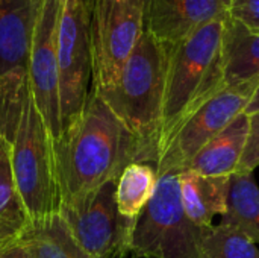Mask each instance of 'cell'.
Segmentation results:
<instances>
[{"label":"cell","mask_w":259,"mask_h":258,"mask_svg":"<svg viewBox=\"0 0 259 258\" xmlns=\"http://www.w3.org/2000/svg\"><path fill=\"white\" fill-rule=\"evenodd\" d=\"M228 12L235 21L259 32V0H232Z\"/></svg>","instance_id":"cell-23"},{"label":"cell","mask_w":259,"mask_h":258,"mask_svg":"<svg viewBox=\"0 0 259 258\" xmlns=\"http://www.w3.org/2000/svg\"><path fill=\"white\" fill-rule=\"evenodd\" d=\"M259 245V187L253 173L231 176L228 213L223 216Z\"/></svg>","instance_id":"cell-19"},{"label":"cell","mask_w":259,"mask_h":258,"mask_svg":"<svg viewBox=\"0 0 259 258\" xmlns=\"http://www.w3.org/2000/svg\"><path fill=\"white\" fill-rule=\"evenodd\" d=\"M131 258H138V257H135V255H131Z\"/></svg>","instance_id":"cell-27"},{"label":"cell","mask_w":259,"mask_h":258,"mask_svg":"<svg viewBox=\"0 0 259 258\" xmlns=\"http://www.w3.org/2000/svg\"><path fill=\"white\" fill-rule=\"evenodd\" d=\"M156 182L158 173L155 166L137 161L127 164L115 186V202L120 216L135 225L150 202Z\"/></svg>","instance_id":"cell-18"},{"label":"cell","mask_w":259,"mask_h":258,"mask_svg":"<svg viewBox=\"0 0 259 258\" xmlns=\"http://www.w3.org/2000/svg\"><path fill=\"white\" fill-rule=\"evenodd\" d=\"M146 30V0H91L93 84L109 91Z\"/></svg>","instance_id":"cell-6"},{"label":"cell","mask_w":259,"mask_h":258,"mask_svg":"<svg viewBox=\"0 0 259 258\" xmlns=\"http://www.w3.org/2000/svg\"><path fill=\"white\" fill-rule=\"evenodd\" d=\"M200 248L203 258H259L256 243L225 217L200 230Z\"/></svg>","instance_id":"cell-20"},{"label":"cell","mask_w":259,"mask_h":258,"mask_svg":"<svg viewBox=\"0 0 259 258\" xmlns=\"http://www.w3.org/2000/svg\"><path fill=\"white\" fill-rule=\"evenodd\" d=\"M29 91L27 71L0 76V135L12 141Z\"/></svg>","instance_id":"cell-21"},{"label":"cell","mask_w":259,"mask_h":258,"mask_svg":"<svg viewBox=\"0 0 259 258\" xmlns=\"http://www.w3.org/2000/svg\"><path fill=\"white\" fill-rule=\"evenodd\" d=\"M228 17L168 47L159 157L188 116L225 88L223 35Z\"/></svg>","instance_id":"cell-3"},{"label":"cell","mask_w":259,"mask_h":258,"mask_svg":"<svg viewBox=\"0 0 259 258\" xmlns=\"http://www.w3.org/2000/svg\"><path fill=\"white\" fill-rule=\"evenodd\" d=\"M178 170L158 173L155 193L138 217L131 255L138 258H203L200 230L185 214Z\"/></svg>","instance_id":"cell-5"},{"label":"cell","mask_w":259,"mask_h":258,"mask_svg":"<svg viewBox=\"0 0 259 258\" xmlns=\"http://www.w3.org/2000/svg\"><path fill=\"white\" fill-rule=\"evenodd\" d=\"M181 201L187 217L199 228L228 213L231 176H205L190 170L179 173Z\"/></svg>","instance_id":"cell-13"},{"label":"cell","mask_w":259,"mask_h":258,"mask_svg":"<svg viewBox=\"0 0 259 258\" xmlns=\"http://www.w3.org/2000/svg\"><path fill=\"white\" fill-rule=\"evenodd\" d=\"M249 134V116L240 114L225 131L215 135L187 166L185 170L205 176H232L237 173ZM184 172V170H182Z\"/></svg>","instance_id":"cell-14"},{"label":"cell","mask_w":259,"mask_h":258,"mask_svg":"<svg viewBox=\"0 0 259 258\" xmlns=\"http://www.w3.org/2000/svg\"><path fill=\"white\" fill-rule=\"evenodd\" d=\"M259 79L226 87L202 103L178 129L156 163V173L182 172L191 160L222 131H225L246 108L258 88Z\"/></svg>","instance_id":"cell-8"},{"label":"cell","mask_w":259,"mask_h":258,"mask_svg":"<svg viewBox=\"0 0 259 258\" xmlns=\"http://www.w3.org/2000/svg\"><path fill=\"white\" fill-rule=\"evenodd\" d=\"M15 187L30 220L59 214L62 195L55 138L35 105L30 88L11 141Z\"/></svg>","instance_id":"cell-4"},{"label":"cell","mask_w":259,"mask_h":258,"mask_svg":"<svg viewBox=\"0 0 259 258\" xmlns=\"http://www.w3.org/2000/svg\"><path fill=\"white\" fill-rule=\"evenodd\" d=\"M146 2H147V0H146Z\"/></svg>","instance_id":"cell-28"},{"label":"cell","mask_w":259,"mask_h":258,"mask_svg":"<svg viewBox=\"0 0 259 258\" xmlns=\"http://www.w3.org/2000/svg\"><path fill=\"white\" fill-rule=\"evenodd\" d=\"M249 116V134L237 173H253L259 166V111Z\"/></svg>","instance_id":"cell-22"},{"label":"cell","mask_w":259,"mask_h":258,"mask_svg":"<svg viewBox=\"0 0 259 258\" xmlns=\"http://www.w3.org/2000/svg\"><path fill=\"white\" fill-rule=\"evenodd\" d=\"M259 111V85L258 88L255 90L247 108H246V114H253V113H258Z\"/></svg>","instance_id":"cell-25"},{"label":"cell","mask_w":259,"mask_h":258,"mask_svg":"<svg viewBox=\"0 0 259 258\" xmlns=\"http://www.w3.org/2000/svg\"><path fill=\"white\" fill-rule=\"evenodd\" d=\"M115 186L117 181H111L82 202L59 211L73 239L90 258H123L131 254L135 225L120 216Z\"/></svg>","instance_id":"cell-9"},{"label":"cell","mask_w":259,"mask_h":258,"mask_svg":"<svg viewBox=\"0 0 259 258\" xmlns=\"http://www.w3.org/2000/svg\"><path fill=\"white\" fill-rule=\"evenodd\" d=\"M167 59L168 47L144 30L117 84L109 91L99 93L135 137L137 163L156 166L159 158Z\"/></svg>","instance_id":"cell-2"},{"label":"cell","mask_w":259,"mask_h":258,"mask_svg":"<svg viewBox=\"0 0 259 258\" xmlns=\"http://www.w3.org/2000/svg\"><path fill=\"white\" fill-rule=\"evenodd\" d=\"M0 258H32L26 245L18 239L8 246L0 248Z\"/></svg>","instance_id":"cell-24"},{"label":"cell","mask_w":259,"mask_h":258,"mask_svg":"<svg viewBox=\"0 0 259 258\" xmlns=\"http://www.w3.org/2000/svg\"><path fill=\"white\" fill-rule=\"evenodd\" d=\"M39 0H0V76L27 71Z\"/></svg>","instance_id":"cell-12"},{"label":"cell","mask_w":259,"mask_h":258,"mask_svg":"<svg viewBox=\"0 0 259 258\" xmlns=\"http://www.w3.org/2000/svg\"><path fill=\"white\" fill-rule=\"evenodd\" d=\"M29 224V214L15 187L12 144L0 135V248L18 240Z\"/></svg>","instance_id":"cell-17"},{"label":"cell","mask_w":259,"mask_h":258,"mask_svg":"<svg viewBox=\"0 0 259 258\" xmlns=\"http://www.w3.org/2000/svg\"><path fill=\"white\" fill-rule=\"evenodd\" d=\"M259 79V32L228 17L223 35V85Z\"/></svg>","instance_id":"cell-15"},{"label":"cell","mask_w":259,"mask_h":258,"mask_svg":"<svg viewBox=\"0 0 259 258\" xmlns=\"http://www.w3.org/2000/svg\"><path fill=\"white\" fill-rule=\"evenodd\" d=\"M20 240L32 258H90L73 239L61 214L30 220Z\"/></svg>","instance_id":"cell-16"},{"label":"cell","mask_w":259,"mask_h":258,"mask_svg":"<svg viewBox=\"0 0 259 258\" xmlns=\"http://www.w3.org/2000/svg\"><path fill=\"white\" fill-rule=\"evenodd\" d=\"M223 0H147L146 30L173 47L200 27L228 17Z\"/></svg>","instance_id":"cell-11"},{"label":"cell","mask_w":259,"mask_h":258,"mask_svg":"<svg viewBox=\"0 0 259 258\" xmlns=\"http://www.w3.org/2000/svg\"><path fill=\"white\" fill-rule=\"evenodd\" d=\"M91 0H65L59 36L58 68L62 131L83 109L93 84Z\"/></svg>","instance_id":"cell-7"},{"label":"cell","mask_w":259,"mask_h":258,"mask_svg":"<svg viewBox=\"0 0 259 258\" xmlns=\"http://www.w3.org/2000/svg\"><path fill=\"white\" fill-rule=\"evenodd\" d=\"M231 2H232V0H223V3H225V6H226L228 9H229V5H231Z\"/></svg>","instance_id":"cell-26"},{"label":"cell","mask_w":259,"mask_h":258,"mask_svg":"<svg viewBox=\"0 0 259 258\" xmlns=\"http://www.w3.org/2000/svg\"><path fill=\"white\" fill-rule=\"evenodd\" d=\"M55 154L62 207H71L105 184L117 181L124 167L138 160V144L91 88L83 109L55 141Z\"/></svg>","instance_id":"cell-1"},{"label":"cell","mask_w":259,"mask_h":258,"mask_svg":"<svg viewBox=\"0 0 259 258\" xmlns=\"http://www.w3.org/2000/svg\"><path fill=\"white\" fill-rule=\"evenodd\" d=\"M64 3L65 0H39L27 65L30 93L55 141L62 134L58 36Z\"/></svg>","instance_id":"cell-10"}]
</instances>
